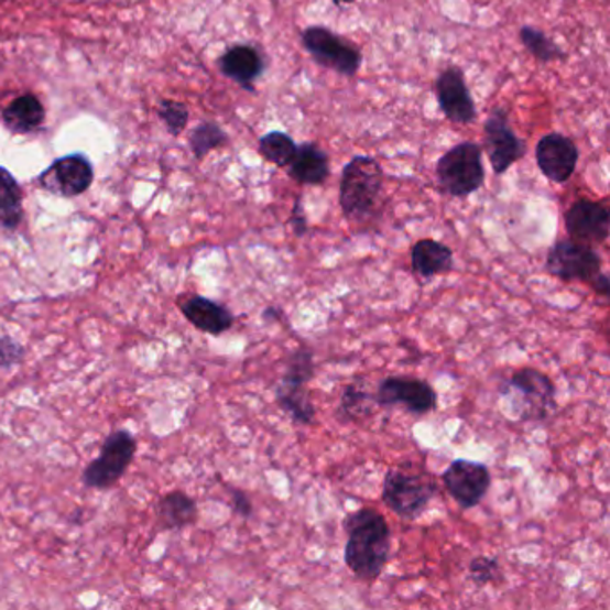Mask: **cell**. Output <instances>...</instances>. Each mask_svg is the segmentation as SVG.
Listing matches in <instances>:
<instances>
[{"label":"cell","mask_w":610,"mask_h":610,"mask_svg":"<svg viewBox=\"0 0 610 610\" xmlns=\"http://www.w3.org/2000/svg\"><path fill=\"white\" fill-rule=\"evenodd\" d=\"M219 68L231 81L246 90H253L254 81L265 70V62L253 45H233L219 59Z\"/></svg>","instance_id":"cell-16"},{"label":"cell","mask_w":610,"mask_h":610,"mask_svg":"<svg viewBox=\"0 0 610 610\" xmlns=\"http://www.w3.org/2000/svg\"><path fill=\"white\" fill-rule=\"evenodd\" d=\"M335 6H351L353 4L355 0H331Z\"/></svg>","instance_id":"cell-36"},{"label":"cell","mask_w":610,"mask_h":610,"mask_svg":"<svg viewBox=\"0 0 610 610\" xmlns=\"http://www.w3.org/2000/svg\"><path fill=\"white\" fill-rule=\"evenodd\" d=\"M374 401L383 409L401 405L411 414L425 415L437 409V392L421 378L389 377L378 383Z\"/></svg>","instance_id":"cell-10"},{"label":"cell","mask_w":610,"mask_h":610,"mask_svg":"<svg viewBox=\"0 0 610 610\" xmlns=\"http://www.w3.org/2000/svg\"><path fill=\"white\" fill-rule=\"evenodd\" d=\"M501 577L503 575H501L498 558L482 555V557L472 558L471 564H469V578L477 586H489V584L501 580Z\"/></svg>","instance_id":"cell-29"},{"label":"cell","mask_w":610,"mask_h":610,"mask_svg":"<svg viewBox=\"0 0 610 610\" xmlns=\"http://www.w3.org/2000/svg\"><path fill=\"white\" fill-rule=\"evenodd\" d=\"M160 119L167 126L168 133L179 134L188 124V108L177 100H162Z\"/></svg>","instance_id":"cell-30"},{"label":"cell","mask_w":610,"mask_h":610,"mask_svg":"<svg viewBox=\"0 0 610 610\" xmlns=\"http://www.w3.org/2000/svg\"><path fill=\"white\" fill-rule=\"evenodd\" d=\"M182 312L199 331L222 335L235 325V317L226 306L203 296H192L183 301Z\"/></svg>","instance_id":"cell-17"},{"label":"cell","mask_w":610,"mask_h":610,"mask_svg":"<svg viewBox=\"0 0 610 610\" xmlns=\"http://www.w3.org/2000/svg\"><path fill=\"white\" fill-rule=\"evenodd\" d=\"M301 42L317 65L340 76L353 77L362 67L360 48L325 25L306 28L301 34Z\"/></svg>","instance_id":"cell-5"},{"label":"cell","mask_w":610,"mask_h":610,"mask_svg":"<svg viewBox=\"0 0 610 610\" xmlns=\"http://www.w3.org/2000/svg\"><path fill=\"white\" fill-rule=\"evenodd\" d=\"M520 40L521 43H523V47H525L537 62L543 63V65L566 57V53H564L563 48L558 47L557 43L549 39L548 34L541 31V29L532 28V25H523V28L520 29Z\"/></svg>","instance_id":"cell-24"},{"label":"cell","mask_w":610,"mask_h":610,"mask_svg":"<svg viewBox=\"0 0 610 610\" xmlns=\"http://www.w3.org/2000/svg\"><path fill=\"white\" fill-rule=\"evenodd\" d=\"M94 182V167L83 154L59 157L43 172L40 183L43 188L57 196L76 197L85 194Z\"/></svg>","instance_id":"cell-15"},{"label":"cell","mask_w":610,"mask_h":610,"mask_svg":"<svg viewBox=\"0 0 610 610\" xmlns=\"http://www.w3.org/2000/svg\"><path fill=\"white\" fill-rule=\"evenodd\" d=\"M288 176L299 185H323L329 177L328 154L315 143H301L288 163Z\"/></svg>","instance_id":"cell-18"},{"label":"cell","mask_w":610,"mask_h":610,"mask_svg":"<svg viewBox=\"0 0 610 610\" xmlns=\"http://www.w3.org/2000/svg\"><path fill=\"white\" fill-rule=\"evenodd\" d=\"M435 494H437V483L420 472L389 469L383 480V503L389 506V511L403 520L414 521L425 514Z\"/></svg>","instance_id":"cell-4"},{"label":"cell","mask_w":610,"mask_h":610,"mask_svg":"<svg viewBox=\"0 0 610 610\" xmlns=\"http://www.w3.org/2000/svg\"><path fill=\"white\" fill-rule=\"evenodd\" d=\"M411 262L417 276L429 280L454 269V251L439 240L423 239L411 249Z\"/></svg>","instance_id":"cell-19"},{"label":"cell","mask_w":610,"mask_h":610,"mask_svg":"<svg viewBox=\"0 0 610 610\" xmlns=\"http://www.w3.org/2000/svg\"><path fill=\"white\" fill-rule=\"evenodd\" d=\"M2 2H6V0H2Z\"/></svg>","instance_id":"cell-37"},{"label":"cell","mask_w":610,"mask_h":610,"mask_svg":"<svg viewBox=\"0 0 610 610\" xmlns=\"http://www.w3.org/2000/svg\"><path fill=\"white\" fill-rule=\"evenodd\" d=\"M589 285L592 286V291L600 294V296H610V280L606 272H598L597 276L592 277Z\"/></svg>","instance_id":"cell-34"},{"label":"cell","mask_w":610,"mask_h":610,"mask_svg":"<svg viewBox=\"0 0 610 610\" xmlns=\"http://www.w3.org/2000/svg\"><path fill=\"white\" fill-rule=\"evenodd\" d=\"M22 355H24V349H22L20 344L13 342L10 339H0V363L2 366H11V363L19 362Z\"/></svg>","instance_id":"cell-32"},{"label":"cell","mask_w":610,"mask_h":610,"mask_svg":"<svg viewBox=\"0 0 610 610\" xmlns=\"http://www.w3.org/2000/svg\"><path fill=\"white\" fill-rule=\"evenodd\" d=\"M435 177L446 196L464 199L477 194L486 183L482 148L472 140L457 143L435 165Z\"/></svg>","instance_id":"cell-3"},{"label":"cell","mask_w":610,"mask_h":610,"mask_svg":"<svg viewBox=\"0 0 610 610\" xmlns=\"http://www.w3.org/2000/svg\"><path fill=\"white\" fill-rule=\"evenodd\" d=\"M296 149L297 145L294 139L291 134L283 133V131H271V133L263 134L260 143H258L260 154L276 167H288V163L296 154Z\"/></svg>","instance_id":"cell-25"},{"label":"cell","mask_w":610,"mask_h":610,"mask_svg":"<svg viewBox=\"0 0 610 610\" xmlns=\"http://www.w3.org/2000/svg\"><path fill=\"white\" fill-rule=\"evenodd\" d=\"M601 260L597 249L577 240H558L546 254V271L560 282H591L601 272Z\"/></svg>","instance_id":"cell-7"},{"label":"cell","mask_w":610,"mask_h":610,"mask_svg":"<svg viewBox=\"0 0 610 610\" xmlns=\"http://www.w3.org/2000/svg\"><path fill=\"white\" fill-rule=\"evenodd\" d=\"M231 503H233L235 514H239L240 518L248 520L253 515V503H251L246 492L231 491Z\"/></svg>","instance_id":"cell-33"},{"label":"cell","mask_w":610,"mask_h":610,"mask_svg":"<svg viewBox=\"0 0 610 610\" xmlns=\"http://www.w3.org/2000/svg\"><path fill=\"white\" fill-rule=\"evenodd\" d=\"M228 134L215 122H205L197 126L190 134V148L197 160H203L214 149L222 148L228 143Z\"/></svg>","instance_id":"cell-28"},{"label":"cell","mask_w":610,"mask_h":610,"mask_svg":"<svg viewBox=\"0 0 610 610\" xmlns=\"http://www.w3.org/2000/svg\"><path fill=\"white\" fill-rule=\"evenodd\" d=\"M578 160H580V151L577 143L566 134L548 133L535 145L537 167L548 182L557 185L571 179L577 171Z\"/></svg>","instance_id":"cell-13"},{"label":"cell","mask_w":610,"mask_h":610,"mask_svg":"<svg viewBox=\"0 0 610 610\" xmlns=\"http://www.w3.org/2000/svg\"><path fill=\"white\" fill-rule=\"evenodd\" d=\"M291 226L292 231L299 239L308 233V217H306L305 206H303L301 196H297V199L294 200V206H292Z\"/></svg>","instance_id":"cell-31"},{"label":"cell","mask_w":610,"mask_h":610,"mask_svg":"<svg viewBox=\"0 0 610 610\" xmlns=\"http://www.w3.org/2000/svg\"><path fill=\"white\" fill-rule=\"evenodd\" d=\"M277 317H280V314H277L276 308H265V312H263V319L265 320H276Z\"/></svg>","instance_id":"cell-35"},{"label":"cell","mask_w":610,"mask_h":610,"mask_svg":"<svg viewBox=\"0 0 610 610\" xmlns=\"http://www.w3.org/2000/svg\"><path fill=\"white\" fill-rule=\"evenodd\" d=\"M377 405L374 394H369L362 385L349 383L340 400V414L349 421H360L371 414L372 406Z\"/></svg>","instance_id":"cell-27"},{"label":"cell","mask_w":610,"mask_h":610,"mask_svg":"<svg viewBox=\"0 0 610 610\" xmlns=\"http://www.w3.org/2000/svg\"><path fill=\"white\" fill-rule=\"evenodd\" d=\"M383 168L371 156H355L346 163L340 176L339 203L346 219L368 220L382 196Z\"/></svg>","instance_id":"cell-2"},{"label":"cell","mask_w":610,"mask_h":610,"mask_svg":"<svg viewBox=\"0 0 610 610\" xmlns=\"http://www.w3.org/2000/svg\"><path fill=\"white\" fill-rule=\"evenodd\" d=\"M443 483L458 506L469 511L482 503L491 489L492 477L486 464L457 458L443 472Z\"/></svg>","instance_id":"cell-9"},{"label":"cell","mask_w":610,"mask_h":610,"mask_svg":"<svg viewBox=\"0 0 610 610\" xmlns=\"http://www.w3.org/2000/svg\"><path fill=\"white\" fill-rule=\"evenodd\" d=\"M344 530L348 543L344 548V563L355 577L363 582H374L391 555V529L380 512L362 506L346 515Z\"/></svg>","instance_id":"cell-1"},{"label":"cell","mask_w":610,"mask_h":610,"mask_svg":"<svg viewBox=\"0 0 610 610\" xmlns=\"http://www.w3.org/2000/svg\"><path fill=\"white\" fill-rule=\"evenodd\" d=\"M501 391H514L523 401V420L543 421L555 411V383L534 368L518 369Z\"/></svg>","instance_id":"cell-11"},{"label":"cell","mask_w":610,"mask_h":610,"mask_svg":"<svg viewBox=\"0 0 610 610\" xmlns=\"http://www.w3.org/2000/svg\"><path fill=\"white\" fill-rule=\"evenodd\" d=\"M137 454V439L128 429H117L105 440L99 457L86 466L83 482L94 489H108L119 482L133 462Z\"/></svg>","instance_id":"cell-6"},{"label":"cell","mask_w":610,"mask_h":610,"mask_svg":"<svg viewBox=\"0 0 610 610\" xmlns=\"http://www.w3.org/2000/svg\"><path fill=\"white\" fill-rule=\"evenodd\" d=\"M2 119L13 133H29V131H34L43 124L45 110H43L42 102L33 94H25V96L14 99L6 108Z\"/></svg>","instance_id":"cell-21"},{"label":"cell","mask_w":610,"mask_h":610,"mask_svg":"<svg viewBox=\"0 0 610 610\" xmlns=\"http://www.w3.org/2000/svg\"><path fill=\"white\" fill-rule=\"evenodd\" d=\"M22 188L8 168L0 167V222L8 229L19 228L24 217Z\"/></svg>","instance_id":"cell-23"},{"label":"cell","mask_w":610,"mask_h":610,"mask_svg":"<svg viewBox=\"0 0 610 610\" xmlns=\"http://www.w3.org/2000/svg\"><path fill=\"white\" fill-rule=\"evenodd\" d=\"M564 226L571 240L595 248L609 239V208L597 200H575L564 214Z\"/></svg>","instance_id":"cell-14"},{"label":"cell","mask_w":610,"mask_h":610,"mask_svg":"<svg viewBox=\"0 0 610 610\" xmlns=\"http://www.w3.org/2000/svg\"><path fill=\"white\" fill-rule=\"evenodd\" d=\"M274 397H276L277 406L291 417L294 425H314L317 411L312 403L311 394L306 392V386L280 382L274 391Z\"/></svg>","instance_id":"cell-20"},{"label":"cell","mask_w":610,"mask_h":610,"mask_svg":"<svg viewBox=\"0 0 610 610\" xmlns=\"http://www.w3.org/2000/svg\"><path fill=\"white\" fill-rule=\"evenodd\" d=\"M435 97L440 111L454 124L468 126L477 120V106L472 100L462 68H444L435 79Z\"/></svg>","instance_id":"cell-12"},{"label":"cell","mask_w":610,"mask_h":610,"mask_svg":"<svg viewBox=\"0 0 610 610\" xmlns=\"http://www.w3.org/2000/svg\"><path fill=\"white\" fill-rule=\"evenodd\" d=\"M314 353L311 349H296L292 351L291 357L286 358L285 372L280 382L306 386L314 380Z\"/></svg>","instance_id":"cell-26"},{"label":"cell","mask_w":610,"mask_h":610,"mask_svg":"<svg viewBox=\"0 0 610 610\" xmlns=\"http://www.w3.org/2000/svg\"><path fill=\"white\" fill-rule=\"evenodd\" d=\"M483 145L492 171L498 176L505 174L526 154V143L514 133L509 111L500 106L492 108L483 122Z\"/></svg>","instance_id":"cell-8"},{"label":"cell","mask_w":610,"mask_h":610,"mask_svg":"<svg viewBox=\"0 0 610 610\" xmlns=\"http://www.w3.org/2000/svg\"><path fill=\"white\" fill-rule=\"evenodd\" d=\"M157 518L165 529H185L197 521L196 501L185 492H168L157 503Z\"/></svg>","instance_id":"cell-22"}]
</instances>
